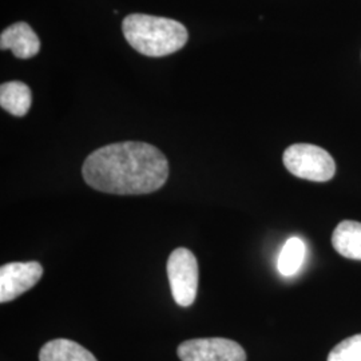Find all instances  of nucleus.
I'll return each instance as SVG.
<instances>
[{"instance_id":"nucleus-3","label":"nucleus","mask_w":361,"mask_h":361,"mask_svg":"<svg viewBox=\"0 0 361 361\" xmlns=\"http://www.w3.org/2000/svg\"><path fill=\"white\" fill-rule=\"evenodd\" d=\"M285 168L293 176L313 182L332 180L336 164L326 150L310 143H296L289 146L283 155Z\"/></svg>"},{"instance_id":"nucleus-9","label":"nucleus","mask_w":361,"mask_h":361,"mask_svg":"<svg viewBox=\"0 0 361 361\" xmlns=\"http://www.w3.org/2000/svg\"><path fill=\"white\" fill-rule=\"evenodd\" d=\"M332 244L337 253L349 259L361 261V224L343 221L336 226Z\"/></svg>"},{"instance_id":"nucleus-11","label":"nucleus","mask_w":361,"mask_h":361,"mask_svg":"<svg viewBox=\"0 0 361 361\" xmlns=\"http://www.w3.org/2000/svg\"><path fill=\"white\" fill-rule=\"evenodd\" d=\"M305 253H307L305 243L298 237H290L285 243L284 247L280 253L279 262H277L279 271L285 277L295 276L304 264Z\"/></svg>"},{"instance_id":"nucleus-10","label":"nucleus","mask_w":361,"mask_h":361,"mask_svg":"<svg viewBox=\"0 0 361 361\" xmlns=\"http://www.w3.org/2000/svg\"><path fill=\"white\" fill-rule=\"evenodd\" d=\"M32 104V94L26 83L13 80L0 86V106L13 116H25Z\"/></svg>"},{"instance_id":"nucleus-6","label":"nucleus","mask_w":361,"mask_h":361,"mask_svg":"<svg viewBox=\"0 0 361 361\" xmlns=\"http://www.w3.org/2000/svg\"><path fill=\"white\" fill-rule=\"evenodd\" d=\"M43 267L38 261L10 262L0 268V302L6 304L38 284Z\"/></svg>"},{"instance_id":"nucleus-4","label":"nucleus","mask_w":361,"mask_h":361,"mask_svg":"<svg viewBox=\"0 0 361 361\" xmlns=\"http://www.w3.org/2000/svg\"><path fill=\"white\" fill-rule=\"evenodd\" d=\"M198 262L186 247H177L168 259V277L171 295L180 307H190L198 290Z\"/></svg>"},{"instance_id":"nucleus-12","label":"nucleus","mask_w":361,"mask_h":361,"mask_svg":"<svg viewBox=\"0 0 361 361\" xmlns=\"http://www.w3.org/2000/svg\"><path fill=\"white\" fill-rule=\"evenodd\" d=\"M326 361H361V334L338 343Z\"/></svg>"},{"instance_id":"nucleus-1","label":"nucleus","mask_w":361,"mask_h":361,"mask_svg":"<svg viewBox=\"0 0 361 361\" xmlns=\"http://www.w3.org/2000/svg\"><path fill=\"white\" fill-rule=\"evenodd\" d=\"M82 174L86 183L98 192L140 195L153 193L166 183L169 162L150 143H111L86 158Z\"/></svg>"},{"instance_id":"nucleus-7","label":"nucleus","mask_w":361,"mask_h":361,"mask_svg":"<svg viewBox=\"0 0 361 361\" xmlns=\"http://www.w3.org/2000/svg\"><path fill=\"white\" fill-rule=\"evenodd\" d=\"M0 49L3 51L11 50L19 59H30L40 50V40L30 25L18 22L1 32Z\"/></svg>"},{"instance_id":"nucleus-5","label":"nucleus","mask_w":361,"mask_h":361,"mask_svg":"<svg viewBox=\"0 0 361 361\" xmlns=\"http://www.w3.org/2000/svg\"><path fill=\"white\" fill-rule=\"evenodd\" d=\"M177 353L182 361H246L244 348L222 337L188 340L180 344Z\"/></svg>"},{"instance_id":"nucleus-2","label":"nucleus","mask_w":361,"mask_h":361,"mask_svg":"<svg viewBox=\"0 0 361 361\" xmlns=\"http://www.w3.org/2000/svg\"><path fill=\"white\" fill-rule=\"evenodd\" d=\"M122 31L134 50L155 58L180 51L189 39L186 27L180 22L145 13L128 15Z\"/></svg>"},{"instance_id":"nucleus-8","label":"nucleus","mask_w":361,"mask_h":361,"mask_svg":"<svg viewBox=\"0 0 361 361\" xmlns=\"http://www.w3.org/2000/svg\"><path fill=\"white\" fill-rule=\"evenodd\" d=\"M39 361H98L90 350L75 341L56 338L46 343L39 352Z\"/></svg>"}]
</instances>
